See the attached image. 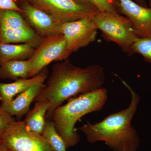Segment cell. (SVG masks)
Listing matches in <instances>:
<instances>
[{"instance_id":"6da1fadb","label":"cell","mask_w":151,"mask_h":151,"mask_svg":"<svg viewBox=\"0 0 151 151\" xmlns=\"http://www.w3.org/2000/svg\"><path fill=\"white\" fill-rule=\"evenodd\" d=\"M105 78L102 66L94 64L85 68L77 67L68 58L53 65L46 86L35 101L48 100L50 108L46 119L52 120L55 110L65 100L77 94L100 89Z\"/></svg>"},{"instance_id":"7a4b0ae2","label":"cell","mask_w":151,"mask_h":151,"mask_svg":"<svg viewBox=\"0 0 151 151\" xmlns=\"http://www.w3.org/2000/svg\"><path fill=\"white\" fill-rule=\"evenodd\" d=\"M122 81L131 93L129 107L110 114L96 124L86 122L78 129L85 135L86 140L91 144L103 142L116 151H137L139 138L131 122L140 98L129 84L124 81Z\"/></svg>"},{"instance_id":"3957f363","label":"cell","mask_w":151,"mask_h":151,"mask_svg":"<svg viewBox=\"0 0 151 151\" xmlns=\"http://www.w3.org/2000/svg\"><path fill=\"white\" fill-rule=\"evenodd\" d=\"M108 99V91L101 87L71 98L65 105H60L55 110L52 120L67 149L76 145L80 140L75 128L76 122L88 113L100 111Z\"/></svg>"},{"instance_id":"277c9868","label":"cell","mask_w":151,"mask_h":151,"mask_svg":"<svg viewBox=\"0 0 151 151\" xmlns=\"http://www.w3.org/2000/svg\"><path fill=\"white\" fill-rule=\"evenodd\" d=\"M92 18L105 39L116 43L129 54L132 45L139 37L127 17L120 14L98 11Z\"/></svg>"},{"instance_id":"5b68a950","label":"cell","mask_w":151,"mask_h":151,"mask_svg":"<svg viewBox=\"0 0 151 151\" xmlns=\"http://www.w3.org/2000/svg\"><path fill=\"white\" fill-rule=\"evenodd\" d=\"M29 4L49 15L58 23L92 17L98 10L75 0H27Z\"/></svg>"},{"instance_id":"8992f818","label":"cell","mask_w":151,"mask_h":151,"mask_svg":"<svg viewBox=\"0 0 151 151\" xmlns=\"http://www.w3.org/2000/svg\"><path fill=\"white\" fill-rule=\"evenodd\" d=\"M0 142L12 151H54L42 135L29 130L23 121H15L0 137Z\"/></svg>"},{"instance_id":"52a82bcc","label":"cell","mask_w":151,"mask_h":151,"mask_svg":"<svg viewBox=\"0 0 151 151\" xmlns=\"http://www.w3.org/2000/svg\"><path fill=\"white\" fill-rule=\"evenodd\" d=\"M66 41L62 34L44 38L28 60L29 78L37 75L54 61H63L66 51Z\"/></svg>"},{"instance_id":"ba28073f","label":"cell","mask_w":151,"mask_h":151,"mask_svg":"<svg viewBox=\"0 0 151 151\" xmlns=\"http://www.w3.org/2000/svg\"><path fill=\"white\" fill-rule=\"evenodd\" d=\"M92 17L61 24L60 34L64 36L66 41L64 59H68L71 53L87 46L96 40L97 29Z\"/></svg>"},{"instance_id":"9c48e42d","label":"cell","mask_w":151,"mask_h":151,"mask_svg":"<svg viewBox=\"0 0 151 151\" xmlns=\"http://www.w3.org/2000/svg\"><path fill=\"white\" fill-rule=\"evenodd\" d=\"M120 14L132 23L139 37H151V7L143 6L133 0H119Z\"/></svg>"},{"instance_id":"30bf717a","label":"cell","mask_w":151,"mask_h":151,"mask_svg":"<svg viewBox=\"0 0 151 151\" xmlns=\"http://www.w3.org/2000/svg\"><path fill=\"white\" fill-rule=\"evenodd\" d=\"M24 14L30 24L34 28L40 36L47 37L60 34L61 24L53 19L49 15L41 10L25 3L23 7Z\"/></svg>"},{"instance_id":"8fae6325","label":"cell","mask_w":151,"mask_h":151,"mask_svg":"<svg viewBox=\"0 0 151 151\" xmlns=\"http://www.w3.org/2000/svg\"><path fill=\"white\" fill-rule=\"evenodd\" d=\"M46 84H37L22 92L15 99L6 103H1L0 107L11 116L21 119L28 113L30 106Z\"/></svg>"},{"instance_id":"7c38bea8","label":"cell","mask_w":151,"mask_h":151,"mask_svg":"<svg viewBox=\"0 0 151 151\" xmlns=\"http://www.w3.org/2000/svg\"><path fill=\"white\" fill-rule=\"evenodd\" d=\"M48 76L47 67L37 75L26 78H19L11 83L0 82V100L2 103L9 102L18 94L37 84H44Z\"/></svg>"},{"instance_id":"4fadbf2b","label":"cell","mask_w":151,"mask_h":151,"mask_svg":"<svg viewBox=\"0 0 151 151\" xmlns=\"http://www.w3.org/2000/svg\"><path fill=\"white\" fill-rule=\"evenodd\" d=\"M40 43L11 44L0 42V64L12 60H27L32 56Z\"/></svg>"},{"instance_id":"5bb4252c","label":"cell","mask_w":151,"mask_h":151,"mask_svg":"<svg viewBox=\"0 0 151 151\" xmlns=\"http://www.w3.org/2000/svg\"><path fill=\"white\" fill-rule=\"evenodd\" d=\"M36 102L34 107L28 113L23 122L28 129L42 135L46 123L45 119L50 103L46 100Z\"/></svg>"},{"instance_id":"9a60e30c","label":"cell","mask_w":151,"mask_h":151,"mask_svg":"<svg viewBox=\"0 0 151 151\" xmlns=\"http://www.w3.org/2000/svg\"><path fill=\"white\" fill-rule=\"evenodd\" d=\"M42 40L41 37L31 27L18 29L1 28V43H40Z\"/></svg>"},{"instance_id":"2e32d148","label":"cell","mask_w":151,"mask_h":151,"mask_svg":"<svg viewBox=\"0 0 151 151\" xmlns=\"http://www.w3.org/2000/svg\"><path fill=\"white\" fill-rule=\"evenodd\" d=\"M28 60H12L0 64V78L16 80L29 78Z\"/></svg>"},{"instance_id":"e0dca14e","label":"cell","mask_w":151,"mask_h":151,"mask_svg":"<svg viewBox=\"0 0 151 151\" xmlns=\"http://www.w3.org/2000/svg\"><path fill=\"white\" fill-rule=\"evenodd\" d=\"M30 27L19 13L16 11L3 10L1 12L0 27L1 28L18 29Z\"/></svg>"},{"instance_id":"ac0fdd59","label":"cell","mask_w":151,"mask_h":151,"mask_svg":"<svg viewBox=\"0 0 151 151\" xmlns=\"http://www.w3.org/2000/svg\"><path fill=\"white\" fill-rule=\"evenodd\" d=\"M42 135L48 142L53 151H67L65 142L57 132L52 120H46Z\"/></svg>"},{"instance_id":"d6986e66","label":"cell","mask_w":151,"mask_h":151,"mask_svg":"<svg viewBox=\"0 0 151 151\" xmlns=\"http://www.w3.org/2000/svg\"><path fill=\"white\" fill-rule=\"evenodd\" d=\"M138 53L144 58L145 61L151 63V37H139L131 47L128 55Z\"/></svg>"},{"instance_id":"ffe728a7","label":"cell","mask_w":151,"mask_h":151,"mask_svg":"<svg viewBox=\"0 0 151 151\" xmlns=\"http://www.w3.org/2000/svg\"><path fill=\"white\" fill-rule=\"evenodd\" d=\"M99 12L120 14L119 0H92Z\"/></svg>"},{"instance_id":"44dd1931","label":"cell","mask_w":151,"mask_h":151,"mask_svg":"<svg viewBox=\"0 0 151 151\" xmlns=\"http://www.w3.org/2000/svg\"><path fill=\"white\" fill-rule=\"evenodd\" d=\"M15 121L16 120L13 116H11L0 107V137L7 127Z\"/></svg>"},{"instance_id":"7402d4cb","label":"cell","mask_w":151,"mask_h":151,"mask_svg":"<svg viewBox=\"0 0 151 151\" xmlns=\"http://www.w3.org/2000/svg\"><path fill=\"white\" fill-rule=\"evenodd\" d=\"M12 10L24 14V11L17 5L14 0H0V11Z\"/></svg>"},{"instance_id":"603a6c76","label":"cell","mask_w":151,"mask_h":151,"mask_svg":"<svg viewBox=\"0 0 151 151\" xmlns=\"http://www.w3.org/2000/svg\"><path fill=\"white\" fill-rule=\"evenodd\" d=\"M75 1L81 3V4L95 7V6L94 5V4L92 2V0H75Z\"/></svg>"},{"instance_id":"cb8c5ba5","label":"cell","mask_w":151,"mask_h":151,"mask_svg":"<svg viewBox=\"0 0 151 151\" xmlns=\"http://www.w3.org/2000/svg\"><path fill=\"white\" fill-rule=\"evenodd\" d=\"M0 151H12L0 142Z\"/></svg>"},{"instance_id":"d4e9b609","label":"cell","mask_w":151,"mask_h":151,"mask_svg":"<svg viewBox=\"0 0 151 151\" xmlns=\"http://www.w3.org/2000/svg\"><path fill=\"white\" fill-rule=\"evenodd\" d=\"M133 1L143 6L147 7L145 0H133Z\"/></svg>"},{"instance_id":"484cf974","label":"cell","mask_w":151,"mask_h":151,"mask_svg":"<svg viewBox=\"0 0 151 151\" xmlns=\"http://www.w3.org/2000/svg\"><path fill=\"white\" fill-rule=\"evenodd\" d=\"M149 7H151V0H149Z\"/></svg>"},{"instance_id":"4316f807","label":"cell","mask_w":151,"mask_h":151,"mask_svg":"<svg viewBox=\"0 0 151 151\" xmlns=\"http://www.w3.org/2000/svg\"><path fill=\"white\" fill-rule=\"evenodd\" d=\"M1 11H0V17H1ZM0 38H1V27H0Z\"/></svg>"}]
</instances>
